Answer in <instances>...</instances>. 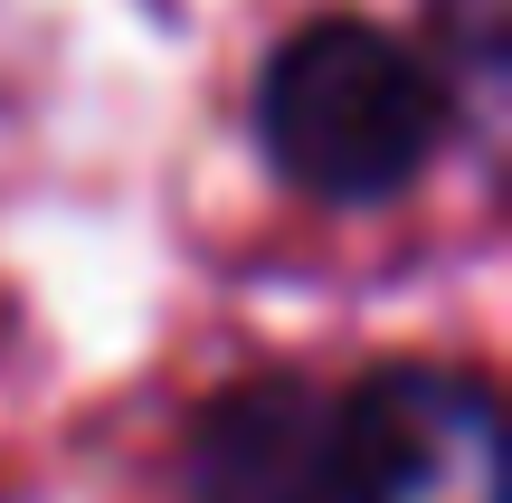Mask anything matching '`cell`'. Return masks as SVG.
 Masks as SVG:
<instances>
[{
	"mask_svg": "<svg viewBox=\"0 0 512 503\" xmlns=\"http://www.w3.org/2000/svg\"><path fill=\"white\" fill-rule=\"evenodd\" d=\"M200 503H332V399L304 380H247L190 437Z\"/></svg>",
	"mask_w": 512,
	"mask_h": 503,
	"instance_id": "obj_3",
	"label": "cell"
},
{
	"mask_svg": "<svg viewBox=\"0 0 512 503\" xmlns=\"http://www.w3.org/2000/svg\"><path fill=\"white\" fill-rule=\"evenodd\" d=\"M256 143L304 200L380 209L446 143V67L380 19H304L256 76Z\"/></svg>",
	"mask_w": 512,
	"mask_h": 503,
	"instance_id": "obj_1",
	"label": "cell"
},
{
	"mask_svg": "<svg viewBox=\"0 0 512 503\" xmlns=\"http://www.w3.org/2000/svg\"><path fill=\"white\" fill-rule=\"evenodd\" d=\"M332 503H503V399L484 371L380 361L332 399Z\"/></svg>",
	"mask_w": 512,
	"mask_h": 503,
	"instance_id": "obj_2",
	"label": "cell"
}]
</instances>
